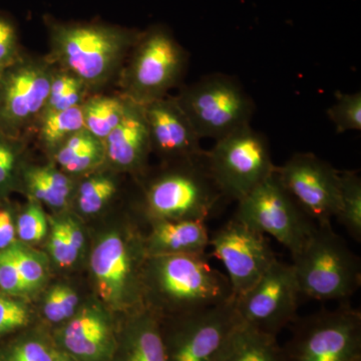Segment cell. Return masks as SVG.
Listing matches in <instances>:
<instances>
[{"label": "cell", "mask_w": 361, "mask_h": 361, "mask_svg": "<svg viewBox=\"0 0 361 361\" xmlns=\"http://www.w3.org/2000/svg\"><path fill=\"white\" fill-rule=\"evenodd\" d=\"M44 23L49 40L45 56L80 78L92 94L118 80L142 32L101 21L63 23L49 16Z\"/></svg>", "instance_id": "cell-1"}, {"label": "cell", "mask_w": 361, "mask_h": 361, "mask_svg": "<svg viewBox=\"0 0 361 361\" xmlns=\"http://www.w3.org/2000/svg\"><path fill=\"white\" fill-rule=\"evenodd\" d=\"M145 278L156 304L149 311L158 317L164 311L172 318L191 314L234 298L229 278L209 264L206 255L149 257Z\"/></svg>", "instance_id": "cell-2"}, {"label": "cell", "mask_w": 361, "mask_h": 361, "mask_svg": "<svg viewBox=\"0 0 361 361\" xmlns=\"http://www.w3.org/2000/svg\"><path fill=\"white\" fill-rule=\"evenodd\" d=\"M301 296L317 301H341L360 290V259L331 223L316 224L301 250L292 256Z\"/></svg>", "instance_id": "cell-3"}, {"label": "cell", "mask_w": 361, "mask_h": 361, "mask_svg": "<svg viewBox=\"0 0 361 361\" xmlns=\"http://www.w3.org/2000/svg\"><path fill=\"white\" fill-rule=\"evenodd\" d=\"M189 54L167 26L156 25L141 32L123 66L121 94L144 104L169 96L186 73Z\"/></svg>", "instance_id": "cell-4"}, {"label": "cell", "mask_w": 361, "mask_h": 361, "mask_svg": "<svg viewBox=\"0 0 361 361\" xmlns=\"http://www.w3.org/2000/svg\"><path fill=\"white\" fill-rule=\"evenodd\" d=\"M169 164L170 167L156 176L145 190V206L152 222H206L225 200L209 172L206 151L198 158Z\"/></svg>", "instance_id": "cell-5"}, {"label": "cell", "mask_w": 361, "mask_h": 361, "mask_svg": "<svg viewBox=\"0 0 361 361\" xmlns=\"http://www.w3.org/2000/svg\"><path fill=\"white\" fill-rule=\"evenodd\" d=\"M178 104L200 139L215 141L250 125L254 103L238 80L211 73L180 89Z\"/></svg>", "instance_id": "cell-6"}, {"label": "cell", "mask_w": 361, "mask_h": 361, "mask_svg": "<svg viewBox=\"0 0 361 361\" xmlns=\"http://www.w3.org/2000/svg\"><path fill=\"white\" fill-rule=\"evenodd\" d=\"M287 361H361V313L349 302L296 317Z\"/></svg>", "instance_id": "cell-7"}, {"label": "cell", "mask_w": 361, "mask_h": 361, "mask_svg": "<svg viewBox=\"0 0 361 361\" xmlns=\"http://www.w3.org/2000/svg\"><path fill=\"white\" fill-rule=\"evenodd\" d=\"M206 160L224 198L237 203L276 171L267 140L251 125L216 141Z\"/></svg>", "instance_id": "cell-8"}, {"label": "cell", "mask_w": 361, "mask_h": 361, "mask_svg": "<svg viewBox=\"0 0 361 361\" xmlns=\"http://www.w3.org/2000/svg\"><path fill=\"white\" fill-rule=\"evenodd\" d=\"M242 325L234 298L161 322L167 361H221Z\"/></svg>", "instance_id": "cell-9"}, {"label": "cell", "mask_w": 361, "mask_h": 361, "mask_svg": "<svg viewBox=\"0 0 361 361\" xmlns=\"http://www.w3.org/2000/svg\"><path fill=\"white\" fill-rule=\"evenodd\" d=\"M56 66L23 54L0 78V132L25 140L44 113Z\"/></svg>", "instance_id": "cell-10"}, {"label": "cell", "mask_w": 361, "mask_h": 361, "mask_svg": "<svg viewBox=\"0 0 361 361\" xmlns=\"http://www.w3.org/2000/svg\"><path fill=\"white\" fill-rule=\"evenodd\" d=\"M234 218L271 235L292 256L301 250L316 225L282 187L276 173L238 202Z\"/></svg>", "instance_id": "cell-11"}, {"label": "cell", "mask_w": 361, "mask_h": 361, "mask_svg": "<svg viewBox=\"0 0 361 361\" xmlns=\"http://www.w3.org/2000/svg\"><path fill=\"white\" fill-rule=\"evenodd\" d=\"M300 290L292 264L275 260L263 277L235 299L243 324L276 336L296 319Z\"/></svg>", "instance_id": "cell-12"}, {"label": "cell", "mask_w": 361, "mask_h": 361, "mask_svg": "<svg viewBox=\"0 0 361 361\" xmlns=\"http://www.w3.org/2000/svg\"><path fill=\"white\" fill-rule=\"evenodd\" d=\"M278 179L315 224L331 223L338 212L341 172L312 153H297L276 167Z\"/></svg>", "instance_id": "cell-13"}, {"label": "cell", "mask_w": 361, "mask_h": 361, "mask_svg": "<svg viewBox=\"0 0 361 361\" xmlns=\"http://www.w3.org/2000/svg\"><path fill=\"white\" fill-rule=\"evenodd\" d=\"M209 246L227 270L234 299L257 283L277 259L264 234L234 217L214 233Z\"/></svg>", "instance_id": "cell-14"}, {"label": "cell", "mask_w": 361, "mask_h": 361, "mask_svg": "<svg viewBox=\"0 0 361 361\" xmlns=\"http://www.w3.org/2000/svg\"><path fill=\"white\" fill-rule=\"evenodd\" d=\"M118 330L109 313L90 304L63 323L52 334L59 350L75 361H111L118 343Z\"/></svg>", "instance_id": "cell-15"}, {"label": "cell", "mask_w": 361, "mask_h": 361, "mask_svg": "<svg viewBox=\"0 0 361 361\" xmlns=\"http://www.w3.org/2000/svg\"><path fill=\"white\" fill-rule=\"evenodd\" d=\"M135 249L118 232L104 235L94 247L90 267L104 302L122 306L139 295L135 273L139 255Z\"/></svg>", "instance_id": "cell-16"}, {"label": "cell", "mask_w": 361, "mask_h": 361, "mask_svg": "<svg viewBox=\"0 0 361 361\" xmlns=\"http://www.w3.org/2000/svg\"><path fill=\"white\" fill-rule=\"evenodd\" d=\"M152 152L167 163L198 158L205 153L175 97L169 96L144 104Z\"/></svg>", "instance_id": "cell-17"}, {"label": "cell", "mask_w": 361, "mask_h": 361, "mask_svg": "<svg viewBox=\"0 0 361 361\" xmlns=\"http://www.w3.org/2000/svg\"><path fill=\"white\" fill-rule=\"evenodd\" d=\"M106 161L118 172L144 170L152 153L148 123L142 104L129 101L121 123L104 141Z\"/></svg>", "instance_id": "cell-18"}, {"label": "cell", "mask_w": 361, "mask_h": 361, "mask_svg": "<svg viewBox=\"0 0 361 361\" xmlns=\"http://www.w3.org/2000/svg\"><path fill=\"white\" fill-rule=\"evenodd\" d=\"M111 361H167L160 318L147 308L128 318L118 327Z\"/></svg>", "instance_id": "cell-19"}, {"label": "cell", "mask_w": 361, "mask_h": 361, "mask_svg": "<svg viewBox=\"0 0 361 361\" xmlns=\"http://www.w3.org/2000/svg\"><path fill=\"white\" fill-rule=\"evenodd\" d=\"M210 243L205 221L161 220L153 222V229L144 247L147 257L158 256L206 255Z\"/></svg>", "instance_id": "cell-20"}, {"label": "cell", "mask_w": 361, "mask_h": 361, "mask_svg": "<svg viewBox=\"0 0 361 361\" xmlns=\"http://www.w3.org/2000/svg\"><path fill=\"white\" fill-rule=\"evenodd\" d=\"M20 183L30 200L56 210L70 205L75 194V182L54 163L44 166L23 165Z\"/></svg>", "instance_id": "cell-21"}, {"label": "cell", "mask_w": 361, "mask_h": 361, "mask_svg": "<svg viewBox=\"0 0 361 361\" xmlns=\"http://www.w3.org/2000/svg\"><path fill=\"white\" fill-rule=\"evenodd\" d=\"M51 160L66 175H87L104 166V142L89 130H78L51 154Z\"/></svg>", "instance_id": "cell-22"}, {"label": "cell", "mask_w": 361, "mask_h": 361, "mask_svg": "<svg viewBox=\"0 0 361 361\" xmlns=\"http://www.w3.org/2000/svg\"><path fill=\"white\" fill-rule=\"evenodd\" d=\"M129 99L122 94H90L82 104L85 129L104 141L123 120Z\"/></svg>", "instance_id": "cell-23"}, {"label": "cell", "mask_w": 361, "mask_h": 361, "mask_svg": "<svg viewBox=\"0 0 361 361\" xmlns=\"http://www.w3.org/2000/svg\"><path fill=\"white\" fill-rule=\"evenodd\" d=\"M221 361H287L277 337L243 324L233 337Z\"/></svg>", "instance_id": "cell-24"}, {"label": "cell", "mask_w": 361, "mask_h": 361, "mask_svg": "<svg viewBox=\"0 0 361 361\" xmlns=\"http://www.w3.org/2000/svg\"><path fill=\"white\" fill-rule=\"evenodd\" d=\"M82 106L61 111L44 114L35 130L42 148L51 155L66 139L84 129Z\"/></svg>", "instance_id": "cell-25"}, {"label": "cell", "mask_w": 361, "mask_h": 361, "mask_svg": "<svg viewBox=\"0 0 361 361\" xmlns=\"http://www.w3.org/2000/svg\"><path fill=\"white\" fill-rule=\"evenodd\" d=\"M336 219L350 235L361 241V178L357 171L341 172V193Z\"/></svg>", "instance_id": "cell-26"}, {"label": "cell", "mask_w": 361, "mask_h": 361, "mask_svg": "<svg viewBox=\"0 0 361 361\" xmlns=\"http://www.w3.org/2000/svg\"><path fill=\"white\" fill-rule=\"evenodd\" d=\"M116 192L118 183L106 173H90L75 188V203L80 212L94 215L110 203Z\"/></svg>", "instance_id": "cell-27"}, {"label": "cell", "mask_w": 361, "mask_h": 361, "mask_svg": "<svg viewBox=\"0 0 361 361\" xmlns=\"http://www.w3.org/2000/svg\"><path fill=\"white\" fill-rule=\"evenodd\" d=\"M90 94V90L80 78L70 71L56 68L42 115L80 106Z\"/></svg>", "instance_id": "cell-28"}, {"label": "cell", "mask_w": 361, "mask_h": 361, "mask_svg": "<svg viewBox=\"0 0 361 361\" xmlns=\"http://www.w3.org/2000/svg\"><path fill=\"white\" fill-rule=\"evenodd\" d=\"M58 348L52 336L32 330L11 342L0 355V361H54Z\"/></svg>", "instance_id": "cell-29"}, {"label": "cell", "mask_w": 361, "mask_h": 361, "mask_svg": "<svg viewBox=\"0 0 361 361\" xmlns=\"http://www.w3.org/2000/svg\"><path fill=\"white\" fill-rule=\"evenodd\" d=\"M25 140L0 132V198L20 184Z\"/></svg>", "instance_id": "cell-30"}, {"label": "cell", "mask_w": 361, "mask_h": 361, "mask_svg": "<svg viewBox=\"0 0 361 361\" xmlns=\"http://www.w3.org/2000/svg\"><path fill=\"white\" fill-rule=\"evenodd\" d=\"M329 120L334 123L336 132L361 130V92H337L336 102L326 111Z\"/></svg>", "instance_id": "cell-31"}, {"label": "cell", "mask_w": 361, "mask_h": 361, "mask_svg": "<svg viewBox=\"0 0 361 361\" xmlns=\"http://www.w3.org/2000/svg\"><path fill=\"white\" fill-rule=\"evenodd\" d=\"M11 250L16 259L25 293L39 290L47 279V267L42 256L18 243H14Z\"/></svg>", "instance_id": "cell-32"}, {"label": "cell", "mask_w": 361, "mask_h": 361, "mask_svg": "<svg viewBox=\"0 0 361 361\" xmlns=\"http://www.w3.org/2000/svg\"><path fill=\"white\" fill-rule=\"evenodd\" d=\"M78 296L68 285L59 284L47 292L44 315L52 324H63L78 311Z\"/></svg>", "instance_id": "cell-33"}, {"label": "cell", "mask_w": 361, "mask_h": 361, "mask_svg": "<svg viewBox=\"0 0 361 361\" xmlns=\"http://www.w3.org/2000/svg\"><path fill=\"white\" fill-rule=\"evenodd\" d=\"M47 218L40 204L32 201L25 207L16 223V234L25 243H37L47 236Z\"/></svg>", "instance_id": "cell-34"}, {"label": "cell", "mask_w": 361, "mask_h": 361, "mask_svg": "<svg viewBox=\"0 0 361 361\" xmlns=\"http://www.w3.org/2000/svg\"><path fill=\"white\" fill-rule=\"evenodd\" d=\"M23 54L16 23L0 13V68L13 65Z\"/></svg>", "instance_id": "cell-35"}, {"label": "cell", "mask_w": 361, "mask_h": 361, "mask_svg": "<svg viewBox=\"0 0 361 361\" xmlns=\"http://www.w3.org/2000/svg\"><path fill=\"white\" fill-rule=\"evenodd\" d=\"M30 322V311L25 304L0 297V336L25 329Z\"/></svg>", "instance_id": "cell-36"}, {"label": "cell", "mask_w": 361, "mask_h": 361, "mask_svg": "<svg viewBox=\"0 0 361 361\" xmlns=\"http://www.w3.org/2000/svg\"><path fill=\"white\" fill-rule=\"evenodd\" d=\"M51 239L49 249L52 259L61 267H68L77 261L80 252L73 247L66 236L61 219L51 220Z\"/></svg>", "instance_id": "cell-37"}, {"label": "cell", "mask_w": 361, "mask_h": 361, "mask_svg": "<svg viewBox=\"0 0 361 361\" xmlns=\"http://www.w3.org/2000/svg\"><path fill=\"white\" fill-rule=\"evenodd\" d=\"M0 288L11 295L26 294L11 247L0 251Z\"/></svg>", "instance_id": "cell-38"}, {"label": "cell", "mask_w": 361, "mask_h": 361, "mask_svg": "<svg viewBox=\"0 0 361 361\" xmlns=\"http://www.w3.org/2000/svg\"><path fill=\"white\" fill-rule=\"evenodd\" d=\"M16 230L13 214L6 208H0V251L16 243Z\"/></svg>", "instance_id": "cell-39"}, {"label": "cell", "mask_w": 361, "mask_h": 361, "mask_svg": "<svg viewBox=\"0 0 361 361\" xmlns=\"http://www.w3.org/2000/svg\"><path fill=\"white\" fill-rule=\"evenodd\" d=\"M54 361H75L73 358L71 357L70 355H66V353H63V351L59 350L56 353V357H54Z\"/></svg>", "instance_id": "cell-40"}, {"label": "cell", "mask_w": 361, "mask_h": 361, "mask_svg": "<svg viewBox=\"0 0 361 361\" xmlns=\"http://www.w3.org/2000/svg\"><path fill=\"white\" fill-rule=\"evenodd\" d=\"M4 68H0V78H1L2 71H4Z\"/></svg>", "instance_id": "cell-41"}]
</instances>
